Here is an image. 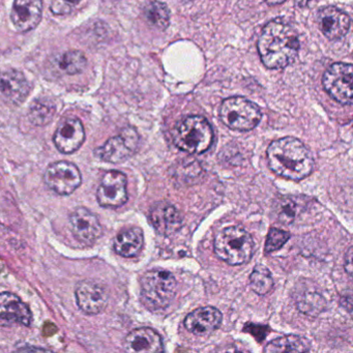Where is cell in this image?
Segmentation results:
<instances>
[{"instance_id":"obj_23","label":"cell","mask_w":353,"mask_h":353,"mask_svg":"<svg viewBox=\"0 0 353 353\" xmlns=\"http://www.w3.org/2000/svg\"><path fill=\"white\" fill-rule=\"evenodd\" d=\"M310 350L307 339L296 334H289L274 339L266 345L264 351L272 353L305 352Z\"/></svg>"},{"instance_id":"obj_33","label":"cell","mask_w":353,"mask_h":353,"mask_svg":"<svg viewBox=\"0 0 353 353\" xmlns=\"http://www.w3.org/2000/svg\"><path fill=\"white\" fill-rule=\"evenodd\" d=\"M296 1L299 6H301V7H303V6H305L309 3V0H296Z\"/></svg>"},{"instance_id":"obj_5","label":"cell","mask_w":353,"mask_h":353,"mask_svg":"<svg viewBox=\"0 0 353 353\" xmlns=\"http://www.w3.org/2000/svg\"><path fill=\"white\" fill-rule=\"evenodd\" d=\"M254 241L248 231L241 227H228L214 239V252L230 265L247 263L253 256Z\"/></svg>"},{"instance_id":"obj_1","label":"cell","mask_w":353,"mask_h":353,"mask_svg":"<svg viewBox=\"0 0 353 353\" xmlns=\"http://www.w3.org/2000/svg\"><path fill=\"white\" fill-rule=\"evenodd\" d=\"M299 41L295 30L283 20L270 21L258 40V52L268 69H283L296 59Z\"/></svg>"},{"instance_id":"obj_10","label":"cell","mask_w":353,"mask_h":353,"mask_svg":"<svg viewBox=\"0 0 353 353\" xmlns=\"http://www.w3.org/2000/svg\"><path fill=\"white\" fill-rule=\"evenodd\" d=\"M127 176L121 171L110 170L102 177L97 200L104 208H117L128 201Z\"/></svg>"},{"instance_id":"obj_14","label":"cell","mask_w":353,"mask_h":353,"mask_svg":"<svg viewBox=\"0 0 353 353\" xmlns=\"http://www.w3.org/2000/svg\"><path fill=\"white\" fill-rule=\"evenodd\" d=\"M30 85L21 72L8 70L0 74V98L11 105H21L30 96Z\"/></svg>"},{"instance_id":"obj_20","label":"cell","mask_w":353,"mask_h":353,"mask_svg":"<svg viewBox=\"0 0 353 353\" xmlns=\"http://www.w3.org/2000/svg\"><path fill=\"white\" fill-rule=\"evenodd\" d=\"M318 23L326 38L339 40L348 32L350 18L338 8L326 7L318 13Z\"/></svg>"},{"instance_id":"obj_32","label":"cell","mask_w":353,"mask_h":353,"mask_svg":"<svg viewBox=\"0 0 353 353\" xmlns=\"http://www.w3.org/2000/svg\"><path fill=\"white\" fill-rule=\"evenodd\" d=\"M266 3H268V5H279V3H282L283 1H285V0H264Z\"/></svg>"},{"instance_id":"obj_13","label":"cell","mask_w":353,"mask_h":353,"mask_svg":"<svg viewBox=\"0 0 353 353\" xmlns=\"http://www.w3.org/2000/svg\"><path fill=\"white\" fill-rule=\"evenodd\" d=\"M53 141L59 152L71 154L77 152L85 141V130L77 117L63 119L53 136Z\"/></svg>"},{"instance_id":"obj_29","label":"cell","mask_w":353,"mask_h":353,"mask_svg":"<svg viewBox=\"0 0 353 353\" xmlns=\"http://www.w3.org/2000/svg\"><path fill=\"white\" fill-rule=\"evenodd\" d=\"M290 234L280 229L272 228L268 232L265 243V253L278 251L288 241Z\"/></svg>"},{"instance_id":"obj_12","label":"cell","mask_w":353,"mask_h":353,"mask_svg":"<svg viewBox=\"0 0 353 353\" xmlns=\"http://www.w3.org/2000/svg\"><path fill=\"white\" fill-rule=\"evenodd\" d=\"M74 237L86 245H92L103 235L98 216L86 208H78L70 216Z\"/></svg>"},{"instance_id":"obj_16","label":"cell","mask_w":353,"mask_h":353,"mask_svg":"<svg viewBox=\"0 0 353 353\" xmlns=\"http://www.w3.org/2000/svg\"><path fill=\"white\" fill-rule=\"evenodd\" d=\"M32 313L18 295L12 292L0 293V324H21L30 326Z\"/></svg>"},{"instance_id":"obj_3","label":"cell","mask_w":353,"mask_h":353,"mask_svg":"<svg viewBox=\"0 0 353 353\" xmlns=\"http://www.w3.org/2000/svg\"><path fill=\"white\" fill-rule=\"evenodd\" d=\"M173 141L179 150L188 154H203L214 142V131L204 117H185L174 128Z\"/></svg>"},{"instance_id":"obj_27","label":"cell","mask_w":353,"mask_h":353,"mask_svg":"<svg viewBox=\"0 0 353 353\" xmlns=\"http://www.w3.org/2000/svg\"><path fill=\"white\" fill-rule=\"evenodd\" d=\"M299 203L292 198H283L276 204V216L283 224H290L299 214Z\"/></svg>"},{"instance_id":"obj_7","label":"cell","mask_w":353,"mask_h":353,"mask_svg":"<svg viewBox=\"0 0 353 353\" xmlns=\"http://www.w3.org/2000/svg\"><path fill=\"white\" fill-rule=\"evenodd\" d=\"M139 146V135L134 128H125L119 135L110 138L94 150V156L104 162L119 164L131 158Z\"/></svg>"},{"instance_id":"obj_11","label":"cell","mask_w":353,"mask_h":353,"mask_svg":"<svg viewBox=\"0 0 353 353\" xmlns=\"http://www.w3.org/2000/svg\"><path fill=\"white\" fill-rule=\"evenodd\" d=\"M75 295L78 307L86 315H98L108 305V290L97 281L84 280L78 283Z\"/></svg>"},{"instance_id":"obj_8","label":"cell","mask_w":353,"mask_h":353,"mask_svg":"<svg viewBox=\"0 0 353 353\" xmlns=\"http://www.w3.org/2000/svg\"><path fill=\"white\" fill-rule=\"evenodd\" d=\"M44 181L57 195L69 196L81 185L82 175L73 163L59 161L49 165L45 171Z\"/></svg>"},{"instance_id":"obj_30","label":"cell","mask_w":353,"mask_h":353,"mask_svg":"<svg viewBox=\"0 0 353 353\" xmlns=\"http://www.w3.org/2000/svg\"><path fill=\"white\" fill-rule=\"evenodd\" d=\"M83 0H53L50 11L57 16H65L71 14Z\"/></svg>"},{"instance_id":"obj_28","label":"cell","mask_w":353,"mask_h":353,"mask_svg":"<svg viewBox=\"0 0 353 353\" xmlns=\"http://www.w3.org/2000/svg\"><path fill=\"white\" fill-rule=\"evenodd\" d=\"M325 307V301L317 293H305L299 303V309L309 315H317Z\"/></svg>"},{"instance_id":"obj_2","label":"cell","mask_w":353,"mask_h":353,"mask_svg":"<svg viewBox=\"0 0 353 353\" xmlns=\"http://www.w3.org/2000/svg\"><path fill=\"white\" fill-rule=\"evenodd\" d=\"M270 168L276 174L291 181H301L314 169V159L307 146L293 137L272 142L268 148Z\"/></svg>"},{"instance_id":"obj_24","label":"cell","mask_w":353,"mask_h":353,"mask_svg":"<svg viewBox=\"0 0 353 353\" xmlns=\"http://www.w3.org/2000/svg\"><path fill=\"white\" fill-rule=\"evenodd\" d=\"M57 65L59 71L67 75H78L85 70L88 59L81 51H67L57 57Z\"/></svg>"},{"instance_id":"obj_17","label":"cell","mask_w":353,"mask_h":353,"mask_svg":"<svg viewBox=\"0 0 353 353\" xmlns=\"http://www.w3.org/2000/svg\"><path fill=\"white\" fill-rule=\"evenodd\" d=\"M222 319V313L216 307H199L185 317V327L196 336H205L221 325Z\"/></svg>"},{"instance_id":"obj_15","label":"cell","mask_w":353,"mask_h":353,"mask_svg":"<svg viewBox=\"0 0 353 353\" xmlns=\"http://www.w3.org/2000/svg\"><path fill=\"white\" fill-rule=\"evenodd\" d=\"M43 16V0H15L11 19L18 32H30L40 24Z\"/></svg>"},{"instance_id":"obj_9","label":"cell","mask_w":353,"mask_h":353,"mask_svg":"<svg viewBox=\"0 0 353 353\" xmlns=\"http://www.w3.org/2000/svg\"><path fill=\"white\" fill-rule=\"evenodd\" d=\"M353 73L350 63H334L323 76V86L328 94L343 105L352 103Z\"/></svg>"},{"instance_id":"obj_18","label":"cell","mask_w":353,"mask_h":353,"mask_svg":"<svg viewBox=\"0 0 353 353\" xmlns=\"http://www.w3.org/2000/svg\"><path fill=\"white\" fill-rule=\"evenodd\" d=\"M150 221L154 229L164 236L174 234L183 225V219L179 210L167 202H158L152 206Z\"/></svg>"},{"instance_id":"obj_21","label":"cell","mask_w":353,"mask_h":353,"mask_svg":"<svg viewBox=\"0 0 353 353\" xmlns=\"http://www.w3.org/2000/svg\"><path fill=\"white\" fill-rule=\"evenodd\" d=\"M143 232L140 228L125 229L117 235L114 239V251L121 257L133 258L143 248Z\"/></svg>"},{"instance_id":"obj_4","label":"cell","mask_w":353,"mask_h":353,"mask_svg":"<svg viewBox=\"0 0 353 353\" xmlns=\"http://www.w3.org/2000/svg\"><path fill=\"white\" fill-rule=\"evenodd\" d=\"M174 276L164 270H152L141 279V301L150 311H158L170 305L176 294Z\"/></svg>"},{"instance_id":"obj_19","label":"cell","mask_w":353,"mask_h":353,"mask_svg":"<svg viewBox=\"0 0 353 353\" xmlns=\"http://www.w3.org/2000/svg\"><path fill=\"white\" fill-rule=\"evenodd\" d=\"M123 348L132 353L162 352L164 349L160 334L150 327L132 330L123 341Z\"/></svg>"},{"instance_id":"obj_22","label":"cell","mask_w":353,"mask_h":353,"mask_svg":"<svg viewBox=\"0 0 353 353\" xmlns=\"http://www.w3.org/2000/svg\"><path fill=\"white\" fill-rule=\"evenodd\" d=\"M57 113L54 102L49 98H38L32 103L28 111V119L37 127H45L52 121Z\"/></svg>"},{"instance_id":"obj_25","label":"cell","mask_w":353,"mask_h":353,"mask_svg":"<svg viewBox=\"0 0 353 353\" xmlns=\"http://www.w3.org/2000/svg\"><path fill=\"white\" fill-rule=\"evenodd\" d=\"M144 16L150 26L158 30H166L170 23V12L165 3L152 1L144 9Z\"/></svg>"},{"instance_id":"obj_6","label":"cell","mask_w":353,"mask_h":353,"mask_svg":"<svg viewBox=\"0 0 353 353\" xmlns=\"http://www.w3.org/2000/svg\"><path fill=\"white\" fill-rule=\"evenodd\" d=\"M220 119L235 131H250L257 127L262 113L257 105L243 97L226 99L221 105Z\"/></svg>"},{"instance_id":"obj_31","label":"cell","mask_w":353,"mask_h":353,"mask_svg":"<svg viewBox=\"0 0 353 353\" xmlns=\"http://www.w3.org/2000/svg\"><path fill=\"white\" fill-rule=\"evenodd\" d=\"M345 270L349 276H352V248H349L346 256H345Z\"/></svg>"},{"instance_id":"obj_26","label":"cell","mask_w":353,"mask_h":353,"mask_svg":"<svg viewBox=\"0 0 353 353\" xmlns=\"http://www.w3.org/2000/svg\"><path fill=\"white\" fill-rule=\"evenodd\" d=\"M250 283H251L252 289L259 295L268 294L274 287L272 274L268 268L261 264H258L254 268L250 276Z\"/></svg>"}]
</instances>
